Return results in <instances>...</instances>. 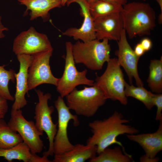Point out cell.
<instances>
[{
  "mask_svg": "<svg viewBox=\"0 0 162 162\" xmlns=\"http://www.w3.org/2000/svg\"><path fill=\"white\" fill-rule=\"evenodd\" d=\"M129 121L124 118L121 113L115 111L107 118L90 122L88 126L92 135L87 140V144L96 146L98 154L114 144L123 147L121 143L117 140L118 136L136 134L139 131L134 127L127 124Z\"/></svg>",
  "mask_w": 162,
  "mask_h": 162,
  "instance_id": "cell-1",
  "label": "cell"
},
{
  "mask_svg": "<svg viewBox=\"0 0 162 162\" xmlns=\"http://www.w3.org/2000/svg\"><path fill=\"white\" fill-rule=\"evenodd\" d=\"M120 13L124 29L130 38L149 35L156 26L155 12L148 3H127Z\"/></svg>",
  "mask_w": 162,
  "mask_h": 162,
  "instance_id": "cell-2",
  "label": "cell"
},
{
  "mask_svg": "<svg viewBox=\"0 0 162 162\" xmlns=\"http://www.w3.org/2000/svg\"><path fill=\"white\" fill-rule=\"evenodd\" d=\"M111 50L109 40L97 39L86 42L78 40L73 44L72 52L76 64H82L92 70L102 69L110 59Z\"/></svg>",
  "mask_w": 162,
  "mask_h": 162,
  "instance_id": "cell-3",
  "label": "cell"
},
{
  "mask_svg": "<svg viewBox=\"0 0 162 162\" xmlns=\"http://www.w3.org/2000/svg\"><path fill=\"white\" fill-rule=\"evenodd\" d=\"M107 62L103 74L100 76L96 74L94 85L103 92L106 99L118 100L126 105L128 100L124 93L126 81L121 66L116 58H110Z\"/></svg>",
  "mask_w": 162,
  "mask_h": 162,
  "instance_id": "cell-4",
  "label": "cell"
},
{
  "mask_svg": "<svg viewBox=\"0 0 162 162\" xmlns=\"http://www.w3.org/2000/svg\"><path fill=\"white\" fill-rule=\"evenodd\" d=\"M66 105L76 115L87 117L93 116L106 100L103 92L94 85L83 88L74 89L66 97Z\"/></svg>",
  "mask_w": 162,
  "mask_h": 162,
  "instance_id": "cell-5",
  "label": "cell"
},
{
  "mask_svg": "<svg viewBox=\"0 0 162 162\" xmlns=\"http://www.w3.org/2000/svg\"><path fill=\"white\" fill-rule=\"evenodd\" d=\"M73 44L70 41L65 43L66 56L64 68L62 77L58 78L56 86L57 92L63 98L65 97L79 85L89 86L94 85V81L86 77L87 70H77L72 52Z\"/></svg>",
  "mask_w": 162,
  "mask_h": 162,
  "instance_id": "cell-6",
  "label": "cell"
},
{
  "mask_svg": "<svg viewBox=\"0 0 162 162\" xmlns=\"http://www.w3.org/2000/svg\"><path fill=\"white\" fill-rule=\"evenodd\" d=\"M35 92L38 102L35 108V124L40 132H44L47 135L49 148L47 151L43 153V155L48 157L54 154L53 142L57 130V123L54 124L52 119V115L54 111V107L48 105V101L51 98V94L49 93L44 94L39 89L36 90Z\"/></svg>",
  "mask_w": 162,
  "mask_h": 162,
  "instance_id": "cell-7",
  "label": "cell"
},
{
  "mask_svg": "<svg viewBox=\"0 0 162 162\" xmlns=\"http://www.w3.org/2000/svg\"><path fill=\"white\" fill-rule=\"evenodd\" d=\"M58 114V129L54 138L53 149L55 155L61 154L69 151L74 147L68 136V127L70 121L72 120L75 126L80 122L77 115L72 114L65 103L63 98L58 96L54 103Z\"/></svg>",
  "mask_w": 162,
  "mask_h": 162,
  "instance_id": "cell-8",
  "label": "cell"
},
{
  "mask_svg": "<svg viewBox=\"0 0 162 162\" xmlns=\"http://www.w3.org/2000/svg\"><path fill=\"white\" fill-rule=\"evenodd\" d=\"M53 50L52 49L32 55L28 71V91L44 84L57 86L58 78L53 75L50 64Z\"/></svg>",
  "mask_w": 162,
  "mask_h": 162,
  "instance_id": "cell-9",
  "label": "cell"
},
{
  "mask_svg": "<svg viewBox=\"0 0 162 162\" xmlns=\"http://www.w3.org/2000/svg\"><path fill=\"white\" fill-rule=\"evenodd\" d=\"M8 124L20 135L32 153L36 154L42 151L44 145L40 136L43 135V133L38 130L33 121H28L25 118L21 109H12Z\"/></svg>",
  "mask_w": 162,
  "mask_h": 162,
  "instance_id": "cell-10",
  "label": "cell"
},
{
  "mask_svg": "<svg viewBox=\"0 0 162 162\" xmlns=\"http://www.w3.org/2000/svg\"><path fill=\"white\" fill-rule=\"evenodd\" d=\"M46 34L40 33L33 27L19 34L14 40L13 51L16 55H32L52 49Z\"/></svg>",
  "mask_w": 162,
  "mask_h": 162,
  "instance_id": "cell-11",
  "label": "cell"
},
{
  "mask_svg": "<svg viewBox=\"0 0 162 162\" xmlns=\"http://www.w3.org/2000/svg\"><path fill=\"white\" fill-rule=\"evenodd\" d=\"M126 33L124 29L119 40L117 41L118 49L115 52L118 57V63L122 66L128 75L130 84H132L133 79L135 80L137 86H142L143 84L140 78L138 71V63L140 57L135 53L129 44Z\"/></svg>",
  "mask_w": 162,
  "mask_h": 162,
  "instance_id": "cell-12",
  "label": "cell"
},
{
  "mask_svg": "<svg viewBox=\"0 0 162 162\" xmlns=\"http://www.w3.org/2000/svg\"><path fill=\"white\" fill-rule=\"evenodd\" d=\"M159 122L158 128L154 133L126 135L128 139L137 143L144 151L145 154L140 158L141 162L159 161L156 156L162 150V119Z\"/></svg>",
  "mask_w": 162,
  "mask_h": 162,
  "instance_id": "cell-13",
  "label": "cell"
},
{
  "mask_svg": "<svg viewBox=\"0 0 162 162\" xmlns=\"http://www.w3.org/2000/svg\"><path fill=\"white\" fill-rule=\"evenodd\" d=\"M74 3L79 5L80 14L84 20L80 27L69 28L62 32V35L82 42L96 39L94 20L90 13L89 3L86 0H68L66 4L68 6Z\"/></svg>",
  "mask_w": 162,
  "mask_h": 162,
  "instance_id": "cell-14",
  "label": "cell"
},
{
  "mask_svg": "<svg viewBox=\"0 0 162 162\" xmlns=\"http://www.w3.org/2000/svg\"><path fill=\"white\" fill-rule=\"evenodd\" d=\"M96 39L118 41L124 29L120 12L97 18L94 20Z\"/></svg>",
  "mask_w": 162,
  "mask_h": 162,
  "instance_id": "cell-15",
  "label": "cell"
},
{
  "mask_svg": "<svg viewBox=\"0 0 162 162\" xmlns=\"http://www.w3.org/2000/svg\"><path fill=\"white\" fill-rule=\"evenodd\" d=\"M20 63L18 72L16 73V89L14 102L12 109L19 110L24 107L27 103L25 95L28 91V71L31 62L32 55L20 54L16 55Z\"/></svg>",
  "mask_w": 162,
  "mask_h": 162,
  "instance_id": "cell-16",
  "label": "cell"
},
{
  "mask_svg": "<svg viewBox=\"0 0 162 162\" xmlns=\"http://www.w3.org/2000/svg\"><path fill=\"white\" fill-rule=\"evenodd\" d=\"M20 4L26 7V14L30 10V20H33L41 17L44 21H47L49 17V11L62 6V0H17Z\"/></svg>",
  "mask_w": 162,
  "mask_h": 162,
  "instance_id": "cell-17",
  "label": "cell"
},
{
  "mask_svg": "<svg viewBox=\"0 0 162 162\" xmlns=\"http://www.w3.org/2000/svg\"><path fill=\"white\" fill-rule=\"evenodd\" d=\"M95 146L77 144L69 151L58 155H55L52 162H84L96 156Z\"/></svg>",
  "mask_w": 162,
  "mask_h": 162,
  "instance_id": "cell-18",
  "label": "cell"
},
{
  "mask_svg": "<svg viewBox=\"0 0 162 162\" xmlns=\"http://www.w3.org/2000/svg\"><path fill=\"white\" fill-rule=\"evenodd\" d=\"M38 155L32 153L28 146L22 142L8 149H0V157L8 162L17 160L24 162H37Z\"/></svg>",
  "mask_w": 162,
  "mask_h": 162,
  "instance_id": "cell-19",
  "label": "cell"
},
{
  "mask_svg": "<svg viewBox=\"0 0 162 162\" xmlns=\"http://www.w3.org/2000/svg\"><path fill=\"white\" fill-rule=\"evenodd\" d=\"M89 162H133L132 156L122 151L120 146L107 147L89 160Z\"/></svg>",
  "mask_w": 162,
  "mask_h": 162,
  "instance_id": "cell-20",
  "label": "cell"
},
{
  "mask_svg": "<svg viewBox=\"0 0 162 162\" xmlns=\"http://www.w3.org/2000/svg\"><path fill=\"white\" fill-rule=\"evenodd\" d=\"M91 14L94 20L95 19L121 12L123 6L105 0H96L89 4Z\"/></svg>",
  "mask_w": 162,
  "mask_h": 162,
  "instance_id": "cell-21",
  "label": "cell"
},
{
  "mask_svg": "<svg viewBox=\"0 0 162 162\" xmlns=\"http://www.w3.org/2000/svg\"><path fill=\"white\" fill-rule=\"evenodd\" d=\"M20 135L12 129L4 119L0 120V149H8L23 142Z\"/></svg>",
  "mask_w": 162,
  "mask_h": 162,
  "instance_id": "cell-22",
  "label": "cell"
},
{
  "mask_svg": "<svg viewBox=\"0 0 162 162\" xmlns=\"http://www.w3.org/2000/svg\"><path fill=\"white\" fill-rule=\"evenodd\" d=\"M149 73L147 81L152 92L156 94L162 92V57L159 60L151 61Z\"/></svg>",
  "mask_w": 162,
  "mask_h": 162,
  "instance_id": "cell-23",
  "label": "cell"
},
{
  "mask_svg": "<svg viewBox=\"0 0 162 162\" xmlns=\"http://www.w3.org/2000/svg\"><path fill=\"white\" fill-rule=\"evenodd\" d=\"M124 93L127 97H133L142 102L148 110L154 106L153 99L154 94L148 91L143 86L136 87L125 82Z\"/></svg>",
  "mask_w": 162,
  "mask_h": 162,
  "instance_id": "cell-24",
  "label": "cell"
},
{
  "mask_svg": "<svg viewBox=\"0 0 162 162\" xmlns=\"http://www.w3.org/2000/svg\"><path fill=\"white\" fill-rule=\"evenodd\" d=\"M5 66L4 64L0 65V95L8 100L14 101V98L10 92L8 85L10 81H15L16 73L12 69H5Z\"/></svg>",
  "mask_w": 162,
  "mask_h": 162,
  "instance_id": "cell-25",
  "label": "cell"
},
{
  "mask_svg": "<svg viewBox=\"0 0 162 162\" xmlns=\"http://www.w3.org/2000/svg\"><path fill=\"white\" fill-rule=\"evenodd\" d=\"M154 106L157 108L155 117V120L159 121L162 119V94H154L153 99Z\"/></svg>",
  "mask_w": 162,
  "mask_h": 162,
  "instance_id": "cell-26",
  "label": "cell"
},
{
  "mask_svg": "<svg viewBox=\"0 0 162 162\" xmlns=\"http://www.w3.org/2000/svg\"><path fill=\"white\" fill-rule=\"evenodd\" d=\"M7 100L0 95V120L4 118L8 112V106Z\"/></svg>",
  "mask_w": 162,
  "mask_h": 162,
  "instance_id": "cell-27",
  "label": "cell"
},
{
  "mask_svg": "<svg viewBox=\"0 0 162 162\" xmlns=\"http://www.w3.org/2000/svg\"><path fill=\"white\" fill-rule=\"evenodd\" d=\"M140 43L145 52L149 51L152 47V43L149 38H144L141 40Z\"/></svg>",
  "mask_w": 162,
  "mask_h": 162,
  "instance_id": "cell-28",
  "label": "cell"
},
{
  "mask_svg": "<svg viewBox=\"0 0 162 162\" xmlns=\"http://www.w3.org/2000/svg\"><path fill=\"white\" fill-rule=\"evenodd\" d=\"M134 51L136 54L140 57L146 52L140 43L136 45Z\"/></svg>",
  "mask_w": 162,
  "mask_h": 162,
  "instance_id": "cell-29",
  "label": "cell"
},
{
  "mask_svg": "<svg viewBox=\"0 0 162 162\" xmlns=\"http://www.w3.org/2000/svg\"><path fill=\"white\" fill-rule=\"evenodd\" d=\"M2 17L0 15V39L5 37V35L3 33V32L8 30V28L5 27L2 24Z\"/></svg>",
  "mask_w": 162,
  "mask_h": 162,
  "instance_id": "cell-30",
  "label": "cell"
},
{
  "mask_svg": "<svg viewBox=\"0 0 162 162\" xmlns=\"http://www.w3.org/2000/svg\"><path fill=\"white\" fill-rule=\"evenodd\" d=\"M158 4L160 9V13L158 16L159 23L161 24L162 23V0H155Z\"/></svg>",
  "mask_w": 162,
  "mask_h": 162,
  "instance_id": "cell-31",
  "label": "cell"
},
{
  "mask_svg": "<svg viewBox=\"0 0 162 162\" xmlns=\"http://www.w3.org/2000/svg\"><path fill=\"white\" fill-rule=\"evenodd\" d=\"M122 6L127 3V0H105Z\"/></svg>",
  "mask_w": 162,
  "mask_h": 162,
  "instance_id": "cell-32",
  "label": "cell"
},
{
  "mask_svg": "<svg viewBox=\"0 0 162 162\" xmlns=\"http://www.w3.org/2000/svg\"><path fill=\"white\" fill-rule=\"evenodd\" d=\"M68 0H62V6H64L66 4Z\"/></svg>",
  "mask_w": 162,
  "mask_h": 162,
  "instance_id": "cell-33",
  "label": "cell"
},
{
  "mask_svg": "<svg viewBox=\"0 0 162 162\" xmlns=\"http://www.w3.org/2000/svg\"><path fill=\"white\" fill-rule=\"evenodd\" d=\"M90 4L96 0H86Z\"/></svg>",
  "mask_w": 162,
  "mask_h": 162,
  "instance_id": "cell-34",
  "label": "cell"
},
{
  "mask_svg": "<svg viewBox=\"0 0 162 162\" xmlns=\"http://www.w3.org/2000/svg\"><path fill=\"white\" fill-rule=\"evenodd\" d=\"M143 0L145 1V0Z\"/></svg>",
  "mask_w": 162,
  "mask_h": 162,
  "instance_id": "cell-35",
  "label": "cell"
}]
</instances>
